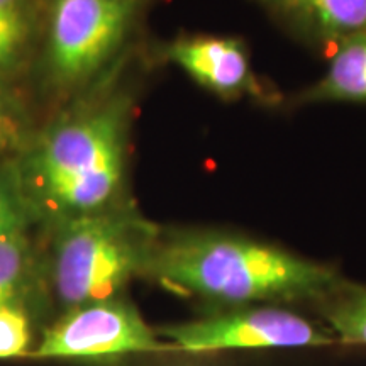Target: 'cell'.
Masks as SVG:
<instances>
[{
  "label": "cell",
  "mask_w": 366,
  "mask_h": 366,
  "mask_svg": "<svg viewBox=\"0 0 366 366\" xmlns=\"http://www.w3.org/2000/svg\"><path fill=\"white\" fill-rule=\"evenodd\" d=\"M132 117L129 92L100 84L36 137L14 172L36 221L51 226L129 200Z\"/></svg>",
  "instance_id": "1"
},
{
  "label": "cell",
  "mask_w": 366,
  "mask_h": 366,
  "mask_svg": "<svg viewBox=\"0 0 366 366\" xmlns=\"http://www.w3.org/2000/svg\"><path fill=\"white\" fill-rule=\"evenodd\" d=\"M331 264L256 237L210 227H162L146 274L210 309L317 305L342 282Z\"/></svg>",
  "instance_id": "2"
},
{
  "label": "cell",
  "mask_w": 366,
  "mask_h": 366,
  "mask_svg": "<svg viewBox=\"0 0 366 366\" xmlns=\"http://www.w3.org/2000/svg\"><path fill=\"white\" fill-rule=\"evenodd\" d=\"M48 227L44 277L61 312L122 295L132 280L146 278L162 234L132 200Z\"/></svg>",
  "instance_id": "3"
},
{
  "label": "cell",
  "mask_w": 366,
  "mask_h": 366,
  "mask_svg": "<svg viewBox=\"0 0 366 366\" xmlns=\"http://www.w3.org/2000/svg\"><path fill=\"white\" fill-rule=\"evenodd\" d=\"M144 0H44L43 71L63 97L102 84L129 44Z\"/></svg>",
  "instance_id": "4"
},
{
  "label": "cell",
  "mask_w": 366,
  "mask_h": 366,
  "mask_svg": "<svg viewBox=\"0 0 366 366\" xmlns=\"http://www.w3.org/2000/svg\"><path fill=\"white\" fill-rule=\"evenodd\" d=\"M172 350L205 355L322 347L336 342L326 326L285 305H242L214 309L202 317L158 329Z\"/></svg>",
  "instance_id": "5"
},
{
  "label": "cell",
  "mask_w": 366,
  "mask_h": 366,
  "mask_svg": "<svg viewBox=\"0 0 366 366\" xmlns=\"http://www.w3.org/2000/svg\"><path fill=\"white\" fill-rule=\"evenodd\" d=\"M124 295L63 310L31 351L36 360L112 361L173 351Z\"/></svg>",
  "instance_id": "6"
},
{
  "label": "cell",
  "mask_w": 366,
  "mask_h": 366,
  "mask_svg": "<svg viewBox=\"0 0 366 366\" xmlns=\"http://www.w3.org/2000/svg\"><path fill=\"white\" fill-rule=\"evenodd\" d=\"M154 53L159 63L177 66L200 89L226 102H278L274 90L264 86L254 71L248 46L236 36L180 34L158 44Z\"/></svg>",
  "instance_id": "7"
},
{
  "label": "cell",
  "mask_w": 366,
  "mask_h": 366,
  "mask_svg": "<svg viewBox=\"0 0 366 366\" xmlns=\"http://www.w3.org/2000/svg\"><path fill=\"white\" fill-rule=\"evenodd\" d=\"M288 34L314 48H334L366 34V0H254Z\"/></svg>",
  "instance_id": "8"
},
{
  "label": "cell",
  "mask_w": 366,
  "mask_h": 366,
  "mask_svg": "<svg viewBox=\"0 0 366 366\" xmlns=\"http://www.w3.org/2000/svg\"><path fill=\"white\" fill-rule=\"evenodd\" d=\"M294 104H366V34L351 36L334 46L326 71L300 90Z\"/></svg>",
  "instance_id": "9"
},
{
  "label": "cell",
  "mask_w": 366,
  "mask_h": 366,
  "mask_svg": "<svg viewBox=\"0 0 366 366\" xmlns=\"http://www.w3.org/2000/svg\"><path fill=\"white\" fill-rule=\"evenodd\" d=\"M49 297L44 263L27 231L0 236V307L24 305Z\"/></svg>",
  "instance_id": "10"
},
{
  "label": "cell",
  "mask_w": 366,
  "mask_h": 366,
  "mask_svg": "<svg viewBox=\"0 0 366 366\" xmlns=\"http://www.w3.org/2000/svg\"><path fill=\"white\" fill-rule=\"evenodd\" d=\"M38 0H0V76L26 65L41 31Z\"/></svg>",
  "instance_id": "11"
},
{
  "label": "cell",
  "mask_w": 366,
  "mask_h": 366,
  "mask_svg": "<svg viewBox=\"0 0 366 366\" xmlns=\"http://www.w3.org/2000/svg\"><path fill=\"white\" fill-rule=\"evenodd\" d=\"M315 307L334 340L342 345L366 346V285L342 278Z\"/></svg>",
  "instance_id": "12"
},
{
  "label": "cell",
  "mask_w": 366,
  "mask_h": 366,
  "mask_svg": "<svg viewBox=\"0 0 366 366\" xmlns=\"http://www.w3.org/2000/svg\"><path fill=\"white\" fill-rule=\"evenodd\" d=\"M33 319L24 305L0 307V360L29 356Z\"/></svg>",
  "instance_id": "13"
},
{
  "label": "cell",
  "mask_w": 366,
  "mask_h": 366,
  "mask_svg": "<svg viewBox=\"0 0 366 366\" xmlns=\"http://www.w3.org/2000/svg\"><path fill=\"white\" fill-rule=\"evenodd\" d=\"M33 221L36 219L22 195L14 172L0 173V236L27 231Z\"/></svg>",
  "instance_id": "14"
},
{
  "label": "cell",
  "mask_w": 366,
  "mask_h": 366,
  "mask_svg": "<svg viewBox=\"0 0 366 366\" xmlns=\"http://www.w3.org/2000/svg\"><path fill=\"white\" fill-rule=\"evenodd\" d=\"M24 134V117L19 105L0 86V153L21 144Z\"/></svg>",
  "instance_id": "15"
},
{
  "label": "cell",
  "mask_w": 366,
  "mask_h": 366,
  "mask_svg": "<svg viewBox=\"0 0 366 366\" xmlns=\"http://www.w3.org/2000/svg\"><path fill=\"white\" fill-rule=\"evenodd\" d=\"M144 2H146V0H144Z\"/></svg>",
  "instance_id": "16"
}]
</instances>
